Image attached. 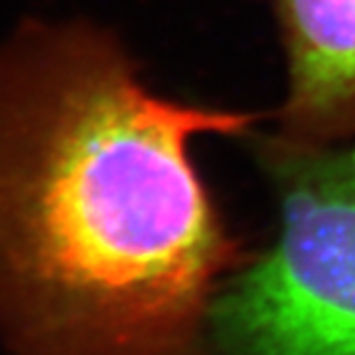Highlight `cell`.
Returning <instances> with one entry per match:
<instances>
[{
  "instance_id": "cell-2",
  "label": "cell",
  "mask_w": 355,
  "mask_h": 355,
  "mask_svg": "<svg viewBox=\"0 0 355 355\" xmlns=\"http://www.w3.org/2000/svg\"><path fill=\"white\" fill-rule=\"evenodd\" d=\"M277 243L212 307L236 355H355V144L270 150Z\"/></svg>"
},
{
  "instance_id": "cell-3",
  "label": "cell",
  "mask_w": 355,
  "mask_h": 355,
  "mask_svg": "<svg viewBox=\"0 0 355 355\" xmlns=\"http://www.w3.org/2000/svg\"><path fill=\"white\" fill-rule=\"evenodd\" d=\"M288 92L272 150L355 141V0H275Z\"/></svg>"
},
{
  "instance_id": "cell-1",
  "label": "cell",
  "mask_w": 355,
  "mask_h": 355,
  "mask_svg": "<svg viewBox=\"0 0 355 355\" xmlns=\"http://www.w3.org/2000/svg\"><path fill=\"white\" fill-rule=\"evenodd\" d=\"M247 113L157 97L90 24L0 44V342L12 355H194L240 263L189 146Z\"/></svg>"
}]
</instances>
